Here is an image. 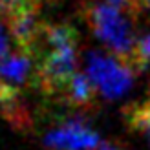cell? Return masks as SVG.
Instances as JSON below:
<instances>
[{
    "mask_svg": "<svg viewBox=\"0 0 150 150\" xmlns=\"http://www.w3.org/2000/svg\"><path fill=\"white\" fill-rule=\"evenodd\" d=\"M77 40L70 24H42L29 55L37 59L35 82L44 95L61 97L77 73Z\"/></svg>",
    "mask_w": 150,
    "mask_h": 150,
    "instance_id": "1",
    "label": "cell"
},
{
    "mask_svg": "<svg viewBox=\"0 0 150 150\" xmlns=\"http://www.w3.org/2000/svg\"><path fill=\"white\" fill-rule=\"evenodd\" d=\"M86 24L92 33L114 55L128 61L141 71L137 57V42L134 37L132 22L123 13V7L112 2H95L86 7Z\"/></svg>",
    "mask_w": 150,
    "mask_h": 150,
    "instance_id": "2",
    "label": "cell"
},
{
    "mask_svg": "<svg viewBox=\"0 0 150 150\" xmlns=\"http://www.w3.org/2000/svg\"><path fill=\"white\" fill-rule=\"evenodd\" d=\"M84 62L86 75L92 79L97 92L108 101L128 93L134 86L136 71H139L128 61L99 50H90L84 55Z\"/></svg>",
    "mask_w": 150,
    "mask_h": 150,
    "instance_id": "3",
    "label": "cell"
},
{
    "mask_svg": "<svg viewBox=\"0 0 150 150\" xmlns=\"http://www.w3.org/2000/svg\"><path fill=\"white\" fill-rule=\"evenodd\" d=\"M42 143L50 150H95L103 141L82 117H70L48 130Z\"/></svg>",
    "mask_w": 150,
    "mask_h": 150,
    "instance_id": "4",
    "label": "cell"
},
{
    "mask_svg": "<svg viewBox=\"0 0 150 150\" xmlns=\"http://www.w3.org/2000/svg\"><path fill=\"white\" fill-rule=\"evenodd\" d=\"M95 92L97 88L92 82V79L86 73L77 71L62 92L61 99L73 108H90L95 104Z\"/></svg>",
    "mask_w": 150,
    "mask_h": 150,
    "instance_id": "5",
    "label": "cell"
},
{
    "mask_svg": "<svg viewBox=\"0 0 150 150\" xmlns=\"http://www.w3.org/2000/svg\"><path fill=\"white\" fill-rule=\"evenodd\" d=\"M31 55L22 50L18 53H7L0 59V79L17 88L24 84L31 71Z\"/></svg>",
    "mask_w": 150,
    "mask_h": 150,
    "instance_id": "6",
    "label": "cell"
},
{
    "mask_svg": "<svg viewBox=\"0 0 150 150\" xmlns=\"http://www.w3.org/2000/svg\"><path fill=\"white\" fill-rule=\"evenodd\" d=\"M126 123L130 125L134 132H137L139 136L150 145V97L146 101L136 103L134 106H128L125 112Z\"/></svg>",
    "mask_w": 150,
    "mask_h": 150,
    "instance_id": "7",
    "label": "cell"
},
{
    "mask_svg": "<svg viewBox=\"0 0 150 150\" xmlns=\"http://www.w3.org/2000/svg\"><path fill=\"white\" fill-rule=\"evenodd\" d=\"M137 57H139L141 70H143L145 66H146V62L150 61V33L137 44Z\"/></svg>",
    "mask_w": 150,
    "mask_h": 150,
    "instance_id": "8",
    "label": "cell"
},
{
    "mask_svg": "<svg viewBox=\"0 0 150 150\" xmlns=\"http://www.w3.org/2000/svg\"><path fill=\"white\" fill-rule=\"evenodd\" d=\"M9 53V35H7L6 26L0 22V59Z\"/></svg>",
    "mask_w": 150,
    "mask_h": 150,
    "instance_id": "9",
    "label": "cell"
},
{
    "mask_svg": "<svg viewBox=\"0 0 150 150\" xmlns=\"http://www.w3.org/2000/svg\"><path fill=\"white\" fill-rule=\"evenodd\" d=\"M108 2L115 4L119 7H123V9H128V11L139 9V0H108Z\"/></svg>",
    "mask_w": 150,
    "mask_h": 150,
    "instance_id": "10",
    "label": "cell"
},
{
    "mask_svg": "<svg viewBox=\"0 0 150 150\" xmlns=\"http://www.w3.org/2000/svg\"><path fill=\"white\" fill-rule=\"evenodd\" d=\"M139 7H146V9H150V0H139Z\"/></svg>",
    "mask_w": 150,
    "mask_h": 150,
    "instance_id": "11",
    "label": "cell"
}]
</instances>
